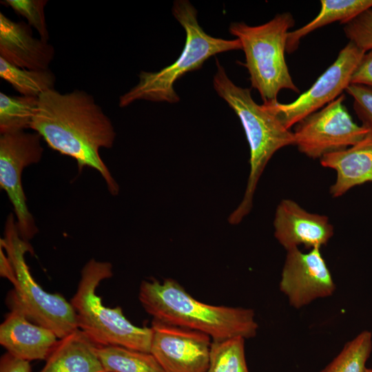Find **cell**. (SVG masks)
Masks as SVG:
<instances>
[{
    "mask_svg": "<svg viewBox=\"0 0 372 372\" xmlns=\"http://www.w3.org/2000/svg\"><path fill=\"white\" fill-rule=\"evenodd\" d=\"M30 129L52 149L98 171L108 191L116 195L119 187L99 155L101 148H111L116 133L109 117L83 90L61 94L50 90L39 97L38 108Z\"/></svg>",
    "mask_w": 372,
    "mask_h": 372,
    "instance_id": "6da1fadb",
    "label": "cell"
},
{
    "mask_svg": "<svg viewBox=\"0 0 372 372\" xmlns=\"http://www.w3.org/2000/svg\"><path fill=\"white\" fill-rule=\"evenodd\" d=\"M138 298L154 320L203 332L213 340L254 337L253 309L208 304L195 299L175 280H143Z\"/></svg>",
    "mask_w": 372,
    "mask_h": 372,
    "instance_id": "7a4b0ae2",
    "label": "cell"
},
{
    "mask_svg": "<svg viewBox=\"0 0 372 372\" xmlns=\"http://www.w3.org/2000/svg\"><path fill=\"white\" fill-rule=\"evenodd\" d=\"M216 72L213 85L239 117L250 148V172L243 199L229 221L238 224L249 212L259 178L270 158L280 149L295 145L293 132L286 128L263 105L257 104L251 90L236 85L216 59Z\"/></svg>",
    "mask_w": 372,
    "mask_h": 372,
    "instance_id": "3957f363",
    "label": "cell"
},
{
    "mask_svg": "<svg viewBox=\"0 0 372 372\" xmlns=\"http://www.w3.org/2000/svg\"><path fill=\"white\" fill-rule=\"evenodd\" d=\"M172 14L186 33V41L180 55L172 64L157 72L141 71L138 74V83L120 96V107H125L138 100L178 103L180 97L174 88L178 79L189 72L200 69L212 56L242 49L238 39L227 40L207 34L198 23L196 9L189 1H175Z\"/></svg>",
    "mask_w": 372,
    "mask_h": 372,
    "instance_id": "277c9868",
    "label": "cell"
},
{
    "mask_svg": "<svg viewBox=\"0 0 372 372\" xmlns=\"http://www.w3.org/2000/svg\"><path fill=\"white\" fill-rule=\"evenodd\" d=\"M112 275V265L108 262L92 258L83 267L76 291L70 302L78 329L97 346H120L149 353L151 327L134 325L120 307H105L96 293L99 283Z\"/></svg>",
    "mask_w": 372,
    "mask_h": 372,
    "instance_id": "5b68a950",
    "label": "cell"
},
{
    "mask_svg": "<svg viewBox=\"0 0 372 372\" xmlns=\"http://www.w3.org/2000/svg\"><path fill=\"white\" fill-rule=\"evenodd\" d=\"M289 12L277 14L268 22L251 26L233 22L229 32L240 42L251 87L258 91L263 103L277 101L282 89L300 92L286 63L285 54L289 30L294 25Z\"/></svg>",
    "mask_w": 372,
    "mask_h": 372,
    "instance_id": "8992f818",
    "label": "cell"
},
{
    "mask_svg": "<svg viewBox=\"0 0 372 372\" xmlns=\"http://www.w3.org/2000/svg\"><path fill=\"white\" fill-rule=\"evenodd\" d=\"M0 247L6 251L15 273L17 282L10 292L33 322L53 331L59 338L78 329L76 313L70 302L59 293L44 291L32 276L25 262L26 252H33L28 241L17 229L14 215L6 220Z\"/></svg>",
    "mask_w": 372,
    "mask_h": 372,
    "instance_id": "52a82bcc",
    "label": "cell"
},
{
    "mask_svg": "<svg viewBox=\"0 0 372 372\" xmlns=\"http://www.w3.org/2000/svg\"><path fill=\"white\" fill-rule=\"evenodd\" d=\"M344 100L342 94L297 123L293 132L295 145L301 153L320 159L355 145L369 134L362 125L353 122Z\"/></svg>",
    "mask_w": 372,
    "mask_h": 372,
    "instance_id": "ba28073f",
    "label": "cell"
},
{
    "mask_svg": "<svg viewBox=\"0 0 372 372\" xmlns=\"http://www.w3.org/2000/svg\"><path fill=\"white\" fill-rule=\"evenodd\" d=\"M41 138L37 132L25 131L1 134L0 136V187L12 205L19 235L26 241L37 234L38 228L28 208L21 175L25 167L41 159Z\"/></svg>",
    "mask_w": 372,
    "mask_h": 372,
    "instance_id": "9c48e42d",
    "label": "cell"
},
{
    "mask_svg": "<svg viewBox=\"0 0 372 372\" xmlns=\"http://www.w3.org/2000/svg\"><path fill=\"white\" fill-rule=\"evenodd\" d=\"M365 52L349 41L335 61L297 99L289 103L276 101L262 105L290 130L304 118L342 94L351 83L352 74Z\"/></svg>",
    "mask_w": 372,
    "mask_h": 372,
    "instance_id": "30bf717a",
    "label": "cell"
},
{
    "mask_svg": "<svg viewBox=\"0 0 372 372\" xmlns=\"http://www.w3.org/2000/svg\"><path fill=\"white\" fill-rule=\"evenodd\" d=\"M150 353L164 372H206L211 338L196 330L152 322Z\"/></svg>",
    "mask_w": 372,
    "mask_h": 372,
    "instance_id": "8fae6325",
    "label": "cell"
},
{
    "mask_svg": "<svg viewBox=\"0 0 372 372\" xmlns=\"http://www.w3.org/2000/svg\"><path fill=\"white\" fill-rule=\"evenodd\" d=\"M279 287L296 309L331 296L336 287L320 247L307 253L298 247L287 250Z\"/></svg>",
    "mask_w": 372,
    "mask_h": 372,
    "instance_id": "7c38bea8",
    "label": "cell"
},
{
    "mask_svg": "<svg viewBox=\"0 0 372 372\" xmlns=\"http://www.w3.org/2000/svg\"><path fill=\"white\" fill-rule=\"evenodd\" d=\"M273 227L275 238L287 251L301 245L321 248L334 233L327 216L307 211L291 199H283L277 206Z\"/></svg>",
    "mask_w": 372,
    "mask_h": 372,
    "instance_id": "4fadbf2b",
    "label": "cell"
},
{
    "mask_svg": "<svg viewBox=\"0 0 372 372\" xmlns=\"http://www.w3.org/2000/svg\"><path fill=\"white\" fill-rule=\"evenodd\" d=\"M10 311L0 325V344L8 352L31 361L46 360L59 338L51 330L31 321L9 293Z\"/></svg>",
    "mask_w": 372,
    "mask_h": 372,
    "instance_id": "5bb4252c",
    "label": "cell"
},
{
    "mask_svg": "<svg viewBox=\"0 0 372 372\" xmlns=\"http://www.w3.org/2000/svg\"><path fill=\"white\" fill-rule=\"evenodd\" d=\"M54 56L53 46L34 37L31 26L0 12V58L18 68L46 70Z\"/></svg>",
    "mask_w": 372,
    "mask_h": 372,
    "instance_id": "9a60e30c",
    "label": "cell"
},
{
    "mask_svg": "<svg viewBox=\"0 0 372 372\" xmlns=\"http://www.w3.org/2000/svg\"><path fill=\"white\" fill-rule=\"evenodd\" d=\"M320 164L336 172L335 183L329 193L334 198L350 189L372 181V135L344 150L333 152L320 159Z\"/></svg>",
    "mask_w": 372,
    "mask_h": 372,
    "instance_id": "2e32d148",
    "label": "cell"
},
{
    "mask_svg": "<svg viewBox=\"0 0 372 372\" xmlns=\"http://www.w3.org/2000/svg\"><path fill=\"white\" fill-rule=\"evenodd\" d=\"M96 345L81 329L59 338L39 372H106Z\"/></svg>",
    "mask_w": 372,
    "mask_h": 372,
    "instance_id": "e0dca14e",
    "label": "cell"
},
{
    "mask_svg": "<svg viewBox=\"0 0 372 372\" xmlns=\"http://www.w3.org/2000/svg\"><path fill=\"white\" fill-rule=\"evenodd\" d=\"M321 8L318 15L304 26L289 32L286 52H295L300 40L316 29L335 21L343 25L366 10L372 8V0H321Z\"/></svg>",
    "mask_w": 372,
    "mask_h": 372,
    "instance_id": "ac0fdd59",
    "label": "cell"
},
{
    "mask_svg": "<svg viewBox=\"0 0 372 372\" xmlns=\"http://www.w3.org/2000/svg\"><path fill=\"white\" fill-rule=\"evenodd\" d=\"M106 372H164L150 353L120 346H97Z\"/></svg>",
    "mask_w": 372,
    "mask_h": 372,
    "instance_id": "d6986e66",
    "label": "cell"
},
{
    "mask_svg": "<svg viewBox=\"0 0 372 372\" xmlns=\"http://www.w3.org/2000/svg\"><path fill=\"white\" fill-rule=\"evenodd\" d=\"M0 76L21 95L39 98L54 89L56 78L50 69L29 70L14 66L0 58Z\"/></svg>",
    "mask_w": 372,
    "mask_h": 372,
    "instance_id": "ffe728a7",
    "label": "cell"
},
{
    "mask_svg": "<svg viewBox=\"0 0 372 372\" xmlns=\"http://www.w3.org/2000/svg\"><path fill=\"white\" fill-rule=\"evenodd\" d=\"M39 98L0 92V133L30 128L38 108Z\"/></svg>",
    "mask_w": 372,
    "mask_h": 372,
    "instance_id": "44dd1931",
    "label": "cell"
},
{
    "mask_svg": "<svg viewBox=\"0 0 372 372\" xmlns=\"http://www.w3.org/2000/svg\"><path fill=\"white\" fill-rule=\"evenodd\" d=\"M372 351V333L361 331L344 346L338 355L320 372H365Z\"/></svg>",
    "mask_w": 372,
    "mask_h": 372,
    "instance_id": "7402d4cb",
    "label": "cell"
},
{
    "mask_svg": "<svg viewBox=\"0 0 372 372\" xmlns=\"http://www.w3.org/2000/svg\"><path fill=\"white\" fill-rule=\"evenodd\" d=\"M242 337L213 340L206 372H249Z\"/></svg>",
    "mask_w": 372,
    "mask_h": 372,
    "instance_id": "603a6c76",
    "label": "cell"
},
{
    "mask_svg": "<svg viewBox=\"0 0 372 372\" xmlns=\"http://www.w3.org/2000/svg\"><path fill=\"white\" fill-rule=\"evenodd\" d=\"M1 2L25 18L28 24L38 32L40 39L48 42L49 33L44 12L47 0H5Z\"/></svg>",
    "mask_w": 372,
    "mask_h": 372,
    "instance_id": "cb8c5ba5",
    "label": "cell"
},
{
    "mask_svg": "<svg viewBox=\"0 0 372 372\" xmlns=\"http://www.w3.org/2000/svg\"><path fill=\"white\" fill-rule=\"evenodd\" d=\"M343 25L344 32L349 41L364 52L372 49V8Z\"/></svg>",
    "mask_w": 372,
    "mask_h": 372,
    "instance_id": "d4e9b609",
    "label": "cell"
},
{
    "mask_svg": "<svg viewBox=\"0 0 372 372\" xmlns=\"http://www.w3.org/2000/svg\"><path fill=\"white\" fill-rule=\"evenodd\" d=\"M345 91L353 99V109L362 125L372 135V87L351 83Z\"/></svg>",
    "mask_w": 372,
    "mask_h": 372,
    "instance_id": "484cf974",
    "label": "cell"
},
{
    "mask_svg": "<svg viewBox=\"0 0 372 372\" xmlns=\"http://www.w3.org/2000/svg\"><path fill=\"white\" fill-rule=\"evenodd\" d=\"M351 83L372 87V49L362 56L352 74Z\"/></svg>",
    "mask_w": 372,
    "mask_h": 372,
    "instance_id": "4316f807",
    "label": "cell"
},
{
    "mask_svg": "<svg viewBox=\"0 0 372 372\" xmlns=\"http://www.w3.org/2000/svg\"><path fill=\"white\" fill-rule=\"evenodd\" d=\"M0 372H31V365L30 361L7 351L0 359Z\"/></svg>",
    "mask_w": 372,
    "mask_h": 372,
    "instance_id": "83f0119b",
    "label": "cell"
},
{
    "mask_svg": "<svg viewBox=\"0 0 372 372\" xmlns=\"http://www.w3.org/2000/svg\"><path fill=\"white\" fill-rule=\"evenodd\" d=\"M0 275L8 279L13 285H15L17 278L13 266L1 247H0Z\"/></svg>",
    "mask_w": 372,
    "mask_h": 372,
    "instance_id": "f1b7e54d",
    "label": "cell"
},
{
    "mask_svg": "<svg viewBox=\"0 0 372 372\" xmlns=\"http://www.w3.org/2000/svg\"><path fill=\"white\" fill-rule=\"evenodd\" d=\"M365 372H372V369L366 368V370H365Z\"/></svg>",
    "mask_w": 372,
    "mask_h": 372,
    "instance_id": "f546056e",
    "label": "cell"
}]
</instances>
